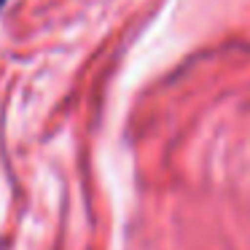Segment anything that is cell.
<instances>
[{"label":"cell","mask_w":250,"mask_h":250,"mask_svg":"<svg viewBox=\"0 0 250 250\" xmlns=\"http://www.w3.org/2000/svg\"><path fill=\"white\" fill-rule=\"evenodd\" d=\"M6 3H8V0H0V11H3V6H6Z\"/></svg>","instance_id":"cell-1"}]
</instances>
